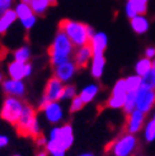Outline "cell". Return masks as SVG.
Returning a JSON list of instances; mask_svg holds the SVG:
<instances>
[{
    "label": "cell",
    "instance_id": "1",
    "mask_svg": "<svg viewBox=\"0 0 155 156\" xmlns=\"http://www.w3.org/2000/svg\"><path fill=\"white\" fill-rule=\"evenodd\" d=\"M74 142L73 127L70 124H65L63 127H55L51 133L50 140L46 144V150L52 156H64L65 151L70 149Z\"/></svg>",
    "mask_w": 155,
    "mask_h": 156
},
{
    "label": "cell",
    "instance_id": "2",
    "mask_svg": "<svg viewBox=\"0 0 155 156\" xmlns=\"http://www.w3.org/2000/svg\"><path fill=\"white\" fill-rule=\"evenodd\" d=\"M59 30L64 32L74 46H79V47L90 43V40L94 36V32L89 26L69 19H63L60 22Z\"/></svg>",
    "mask_w": 155,
    "mask_h": 156
},
{
    "label": "cell",
    "instance_id": "3",
    "mask_svg": "<svg viewBox=\"0 0 155 156\" xmlns=\"http://www.w3.org/2000/svg\"><path fill=\"white\" fill-rule=\"evenodd\" d=\"M73 47H74V44L69 40V37L64 32L59 30L55 40H53L51 44V47L49 48L51 64L53 66H59L61 64H65V62L70 61L69 58H70V55L73 53Z\"/></svg>",
    "mask_w": 155,
    "mask_h": 156
},
{
    "label": "cell",
    "instance_id": "4",
    "mask_svg": "<svg viewBox=\"0 0 155 156\" xmlns=\"http://www.w3.org/2000/svg\"><path fill=\"white\" fill-rule=\"evenodd\" d=\"M15 127H17V131L20 136L32 137L34 140L41 136L40 124H38V121H37L36 112H34V109L28 104H24V109H23L20 119Z\"/></svg>",
    "mask_w": 155,
    "mask_h": 156
},
{
    "label": "cell",
    "instance_id": "5",
    "mask_svg": "<svg viewBox=\"0 0 155 156\" xmlns=\"http://www.w3.org/2000/svg\"><path fill=\"white\" fill-rule=\"evenodd\" d=\"M24 109V103L19 98L15 97H6L3 102L2 111H0V117L8 123L17 126V123L20 119V115Z\"/></svg>",
    "mask_w": 155,
    "mask_h": 156
},
{
    "label": "cell",
    "instance_id": "6",
    "mask_svg": "<svg viewBox=\"0 0 155 156\" xmlns=\"http://www.w3.org/2000/svg\"><path fill=\"white\" fill-rule=\"evenodd\" d=\"M63 90H64L63 81H60L56 76L51 77V79L47 81V84H46L43 97H42L41 103H40V111L46 104H49L51 102H57L59 99H61Z\"/></svg>",
    "mask_w": 155,
    "mask_h": 156
},
{
    "label": "cell",
    "instance_id": "7",
    "mask_svg": "<svg viewBox=\"0 0 155 156\" xmlns=\"http://www.w3.org/2000/svg\"><path fill=\"white\" fill-rule=\"evenodd\" d=\"M127 98V90H126V81L125 79H120L117 83H116L114 88L112 90L111 97L108 98L106 107L108 108H121L125 105Z\"/></svg>",
    "mask_w": 155,
    "mask_h": 156
},
{
    "label": "cell",
    "instance_id": "8",
    "mask_svg": "<svg viewBox=\"0 0 155 156\" xmlns=\"http://www.w3.org/2000/svg\"><path fill=\"white\" fill-rule=\"evenodd\" d=\"M155 104V90L141 87L136 93V108L142 113H148Z\"/></svg>",
    "mask_w": 155,
    "mask_h": 156
},
{
    "label": "cell",
    "instance_id": "9",
    "mask_svg": "<svg viewBox=\"0 0 155 156\" xmlns=\"http://www.w3.org/2000/svg\"><path fill=\"white\" fill-rule=\"evenodd\" d=\"M137 140L132 135H125L113 145V154L114 156H130L136 147Z\"/></svg>",
    "mask_w": 155,
    "mask_h": 156
},
{
    "label": "cell",
    "instance_id": "10",
    "mask_svg": "<svg viewBox=\"0 0 155 156\" xmlns=\"http://www.w3.org/2000/svg\"><path fill=\"white\" fill-rule=\"evenodd\" d=\"M32 65L31 64H22L18 61H13L8 65V74H9L10 79L14 80H23L24 77H28L32 74Z\"/></svg>",
    "mask_w": 155,
    "mask_h": 156
},
{
    "label": "cell",
    "instance_id": "11",
    "mask_svg": "<svg viewBox=\"0 0 155 156\" xmlns=\"http://www.w3.org/2000/svg\"><path fill=\"white\" fill-rule=\"evenodd\" d=\"M3 90L8 97H15L20 98L26 93V85L22 80H14V79H5L3 83Z\"/></svg>",
    "mask_w": 155,
    "mask_h": 156
},
{
    "label": "cell",
    "instance_id": "12",
    "mask_svg": "<svg viewBox=\"0 0 155 156\" xmlns=\"http://www.w3.org/2000/svg\"><path fill=\"white\" fill-rule=\"evenodd\" d=\"M93 56V50H92V46L90 43L85 44V46H81V47L78 50L74 55V64H75V67L79 69V70H84L85 67L88 66L89 61Z\"/></svg>",
    "mask_w": 155,
    "mask_h": 156
},
{
    "label": "cell",
    "instance_id": "13",
    "mask_svg": "<svg viewBox=\"0 0 155 156\" xmlns=\"http://www.w3.org/2000/svg\"><path fill=\"white\" fill-rule=\"evenodd\" d=\"M144 118H145V114L140 111H137V109H135L131 114L126 115V129L130 135L136 133V132L140 131L144 123Z\"/></svg>",
    "mask_w": 155,
    "mask_h": 156
},
{
    "label": "cell",
    "instance_id": "14",
    "mask_svg": "<svg viewBox=\"0 0 155 156\" xmlns=\"http://www.w3.org/2000/svg\"><path fill=\"white\" fill-rule=\"evenodd\" d=\"M41 111L45 113L47 121L51 123H59L63 119V108L60 107L57 102H51L49 104H46Z\"/></svg>",
    "mask_w": 155,
    "mask_h": 156
},
{
    "label": "cell",
    "instance_id": "15",
    "mask_svg": "<svg viewBox=\"0 0 155 156\" xmlns=\"http://www.w3.org/2000/svg\"><path fill=\"white\" fill-rule=\"evenodd\" d=\"M75 71H76L75 64L71 61H67V62H65V64L55 66V76L63 83H66V81L70 80L74 76Z\"/></svg>",
    "mask_w": 155,
    "mask_h": 156
},
{
    "label": "cell",
    "instance_id": "16",
    "mask_svg": "<svg viewBox=\"0 0 155 156\" xmlns=\"http://www.w3.org/2000/svg\"><path fill=\"white\" fill-rule=\"evenodd\" d=\"M90 46L93 50V56H100L103 55L107 47V36L104 33H97L90 40Z\"/></svg>",
    "mask_w": 155,
    "mask_h": 156
},
{
    "label": "cell",
    "instance_id": "17",
    "mask_svg": "<svg viewBox=\"0 0 155 156\" xmlns=\"http://www.w3.org/2000/svg\"><path fill=\"white\" fill-rule=\"evenodd\" d=\"M17 14L13 9L6 10L5 13H3L0 15V34H4L8 29L12 27L13 23L17 20Z\"/></svg>",
    "mask_w": 155,
    "mask_h": 156
},
{
    "label": "cell",
    "instance_id": "18",
    "mask_svg": "<svg viewBox=\"0 0 155 156\" xmlns=\"http://www.w3.org/2000/svg\"><path fill=\"white\" fill-rule=\"evenodd\" d=\"M29 5H31V8H32L34 14L42 15L46 10L49 9V6L56 5V0H32Z\"/></svg>",
    "mask_w": 155,
    "mask_h": 156
},
{
    "label": "cell",
    "instance_id": "19",
    "mask_svg": "<svg viewBox=\"0 0 155 156\" xmlns=\"http://www.w3.org/2000/svg\"><path fill=\"white\" fill-rule=\"evenodd\" d=\"M104 64L106 60L103 57V55L100 56H93V61H92V75L96 77V79H99L103 74L104 70Z\"/></svg>",
    "mask_w": 155,
    "mask_h": 156
},
{
    "label": "cell",
    "instance_id": "20",
    "mask_svg": "<svg viewBox=\"0 0 155 156\" xmlns=\"http://www.w3.org/2000/svg\"><path fill=\"white\" fill-rule=\"evenodd\" d=\"M131 27H132V29L136 33L142 34L149 29V22L146 18L141 17V15H136L135 18L131 19Z\"/></svg>",
    "mask_w": 155,
    "mask_h": 156
},
{
    "label": "cell",
    "instance_id": "21",
    "mask_svg": "<svg viewBox=\"0 0 155 156\" xmlns=\"http://www.w3.org/2000/svg\"><path fill=\"white\" fill-rule=\"evenodd\" d=\"M15 14H17V17L22 20V19H26L28 17H31V15H33V10H32V8H31V5L26 4V3H19L17 4V6H15V9H14Z\"/></svg>",
    "mask_w": 155,
    "mask_h": 156
},
{
    "label": "cell",
    "instance_id": "22",
    "mask_svg": "<svg viewBox=\"0 0 155 156\" xmlns=\"http://www.w3.org/2000/svg\"><path fill=\"white\" fill-rule=\"evenodd\" d=\"M14 61H18V62H22V64H27L31 58V50L26 46H23V47H19L18 50H15L14 53Z\"/></svg>",
    "mask_w": 155,
    "mask_h": 156
},
{
    "label": "cell",
    "instance_id": "23",
    "mask_svg": "<svg viewBox=\"0 0 155 156\" xmlns=\"http://www.w3.org/2000/svg\"><path fill=\"white\" fill-rule=\"evenodd\" d=\"M97 93H98V87L93 84V85H89V87H87L85 89H83V91L80 93L79 97L81 98V100L84 102V104H87V103L92 102L93 98L97 95Z\"/></svg>",
    "mask_w": 155,
    "mask_h": 156
},
{
    "label": "cell",
    "instance_id": "24",
    "mask_svg": "<svg viewBox=\"0 0 155 156\" xmlns=\"http://www.w3.org/2000/svg\"><path fill=\"white\" fill-rule=\"evenodd\" d=\"M151 69H153V62L149 58H146V57L145 58H141L136 64V73H137V75L140 76V77L145 76Z\"/></svg>",
    "mask_w": 155,
    "mask_h": 156
},
{
    "label": "cell",
    "instance_id": "25",
    "mask_svg": "<svg viewBox=\"0 0 155 156\" xmlns=\"http://www.w3.org/2000/svg\"><path fill=\"white\" fill-rule=\"evenodd\" d=\"M126 81V90L127 93H137V90L141 88V77L140 76H128Z\"/></svg>",
    "mask_w": 155,
    "mask_h": 156
},
{
    "label": "cell",
    "instance_id": "26",
    "mask_svg": "<svg viewBox=\"0 0 155 156\" xmlns=\"http://www.w3.org/2000/svg\"><path fill=\"white\" fill-rule=\"evenodd\" d=\"M136 109V93H127V98L125 105H123V111H125L126 115L131 114Z\"/></svg>",
    "mask_w": 155,
    "mask_h": 156
},
{
    "label": "cell",
    "instance_id": "27",
    "mask_svg": "<svg viewBox=\"0 0 155 156\" xmlns=\"http://www.w3.org/2000/svg\"><path fill=\"white\" fill-rule=\"evenodd\" d=\"M145 138H146V141H154L155 140V119L150 121L148 123V126H146L145 128Z\"/></svg>",
    "mask_w": 155,
    "mask_h": 156
},
{
    "label": "cell",
    "instance_id": "28",
    "mask_svg": "<svg viewBox=\"0 0 155 156\" xmlns=\"http://www.w3.org/2000/svg\"><path fill=\"white\" fill-rule=\"evenodd\" d=\"M84 102L81 100V98L79 95H76L75 98H73V102L70 104V113H75L78 111H80V109L84 107Z\"/></svg>",
    "mask_w": 155,
    "mask_h": 156
},
{
    "label": "cell",
    "instance_id": "29",
    "mask_svg": "<svg viewBox=\"0 0 155 156\" xmlns=\"http://www.w3.org/2000/svg\"><path fill=\"white\" fill-rule=\"evenodd\" d=\"M76 89L73 85H66L64 87L63 90V94H61V99H70V98H75L76 95Z\"/></svg>",
    "mask_w": 155,
    "mask_h": 156
},
{
    "label": "cell",
    "instance_id": "30",
    "mask_svg": "<svg viewBox=\"0 0 155 156\" xmlns=\"http://www.w3.org/2000/svg\"><path fill=\"white\" fill-rule=\"evenodd\" d=\"M36 15L33 14V15H31V17H28V18H26V19H22L20 20V23H22V26H23V28H26V29H31L34 24H36Z\"/></svg>",
    "mask_w": 155,
    "mask_h": 156
},
{
    "label": "cell",
    "instance_id": "31",
    "mask_svg": "<svg viewBox=\"0 0 155 156\" xmlns=\"http://www.w3.org/2000/svg\"><path fill=\"white\" fill-rule=\"evenodd\" d=\"M126 14H127V17L128 18H135L136 15H139L137 14V12H136V9H135V6H134V4L132 3H127V5H126Z\"/></svg>",
    "mask_w": 155,
    "mask_h": 156
},
{
    "label": "cell",
    "instance_id": "32",
    "mask_svg": "<svg viewBox=\"0 0 155 156\" xmlns=\"http://www.w3.org/2000/svg\"><path fill=\"white\" fill-rule=\"evenodd\" d=\"M13 0H0V15L10 9Z\"/></svg>",
    "mask_w": 155,
    "mask_h": 156
},
{
    "label": "cell",
    "instance_id": "33",
    "mask_svg": "<svg viewBox=\"0 0 155 156\" xmlns=\"http://www.w3.org/2000/svg\"><path fill=\"white\" fill-rule=\"evenodd\" d=\"M8 144H9V137L5 135H0V149L5 147Z\"/></svg>",
    "mask_w": 155,
    "mask_h": 156
},
{
    "label": "cell",
    "instance_id": "34",
    "mask_svg": "<svg viewBox=\"0 0 155 156\" xmlns=\"http://www.w3.org/2000/svg\"><path fill=\"white\" fill-rule=\"evenodd\" d=\"M36 144L38 145V146H46V144H47V140L45 138V136H40V137H37L36 138Z\"/></svg>",
    "mask_w": 155,
    "mask_h": 156
},
{
    "label": "cell",
    "instance_id": "35",
    "mask_svg": "<svg viewBox=\"0 0 155 156\" xmlns=\"http://www.w3.org/2000/svg\"><path fill=\"white\" fill-rule=\"evenodd\" d=\"M145 55H146V58H151V57H154L155 56V48L154 47H149V48H146V51H145Z\"/></svg>",
    "mask_w": 155,
    "mask_h": 156
},
{
    "label": "cell",
    "instance_id": "36",
    "mask_svg": "<svg viewBox=\"0 0 155 156\" xmlns=\"http://www.w3.org/2000/svg\"><path fill=\"white\" fill-rule=\"evenodd\" d=\"M128 2H131V3H148V0H128Z\"/></svg>",
    "mask_w": 155,
    "mask_h": 156
},
{
    "label": "cell",
    "instance_id": "37",
    "mask_svg": "<svg viewBox=\"0 0 155 156\" xmlns=\"http://www.w3.org/2000/svg\"><path fill=\"white\" fill-rule=\"evenodd\" d=\"M36 156H47V151H40Z\"/></svg>",
    "mask_w": 155,
    "mask_h": 156
},
{
    "label": "cell",
    "instance_id": "38",
    "mask_svg": "<svg viewBox=\"0 0 155 156\" xmlns=\"http://www.w3.org/2000/svg\"><path fill=\"white\" fill-rule=\"evenodd\" d=\"M31 2H32V0H20V3H26V4H31Z\"/></svg>",
    "mask_w": 155,
    "mask_h": 156
},
{
    "label": "cell",
    "instance_id": "39",
    "mask_svg": "<svg viewBox=\"0 0 155 156\" xmlns=\"http://www.w3.org/2000/svg\"><path fill=\"white\" fill-rule=\"evenodd\" d=\"M3 81H4V77H3V74L0 73V84H2Z\"/></svg>",
    "mask_w": 155,
    "mask_h": 156
},
{
    "label": "cell",
    "instance_id": "40",
    "mask_svg": "<svg viewBox=\"0 0 155 156\" xmlns=\"http://www.w3.org/2000/svg\"><path fill=\"white\" fill-rule=\"evenodd\" d=\"M80 156H93L92 154H83V155H80Z\"/></svg>",
    "mask_w": 155,
    "mask_h": 156
},
{
    "label": "cell",
    "instance_id": "41",
    "mask_svg": "<svg viewBox=\"0 0 155 156\" xmlns=\"http://www.w3.org/2000/svg\"><path fill=\"white\" fill-rule=\"evenodd\" d=\"M13 156H19V155H13Z\"/></svg>",
    "mask_w": 155,
    "mask_h": 156
},
{
    "label": "cell",
    "instance_id": "42",
    "mask_svg": "<svg viewBox=\"0 0 155 156\" xmlns=\"http://www.w3.org/2000/svg\"><path fill=\"white\" fill-rule=\"evenodd\" d=\"M154 119H155V115H154Z\"/></svg>",
    "mask_w": 155,
    "mask_h": 156
}]
</instances>
